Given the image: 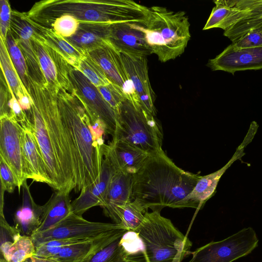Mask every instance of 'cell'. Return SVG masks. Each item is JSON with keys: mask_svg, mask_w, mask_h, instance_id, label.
I'll list each match as a JSON object with an SVG mask.
<instances>
[{"mask_svg": "<svg viewBox=\"0 0 262 262\" xmlns=\"http://www.w3.org/2000/svg\"><path fill=\"white\" fill-rule=\"evenodd\" d=\"M149 12V7L131 0H46L35 3L26 13L37 24L50 27L56 18L66 14L80 23L143 25Z\"/></svg>", "mask_w": 262, "mask_h": 262, "instance_id": "obj_3", "label": "cell"}, {"mask_svg": "<svg viewBox=\"0 0 262 262\" xmlns=\"http://www.w3.org/2000/svg\"><path fill=\"white\" fill-rule=\"evenodd\" d=\"M110 25L80 23L75 34L67 40L76 47L89 52L109 41Z\"/></svg>", "mask_w": 262, "mask_h": 262, "instance_id": "obj_26", "label": "cell"}, {"mask_svg": "<svg viewBox=\"0 0 262 262\" xmlns=\"http://www.w3.org/2000/svg\"><path fill=\"white\" fill-rule=\"evenodd\" d=\"M80 22L72 15L66 14L56 18L49 28L57 34L68 38L74 35L77 31Z\"/></svg>", "mask_w": 262, "mask_h": 262, "instance_id": "obj_36", "label": "cell"}, {"mask_svg": "<svg viewBox=\"0 0 262 262\" xmlns=\"http://www.w3.org/2000/svg\"><path fill=\"white\" fill-rule=\"evenodd\" d=\"M138 25L125 23L111 25L110 43L120 53L127 55L146 57L152 54L145 34L139 29Z\"/></svg>", "mask_w": 262, "mask_h": 262, "instance_id": "obj_18", "label": "cell"}, {"mask_svg": "<svg viewBox=\"0 0 262 262\" xmlns=\"http://www.w3.org/2000/svg\"><path fill=\"white\" fill-rule=\"evenodd\" d=\"M231 44L236 48H249L262 46V27L249 31Z\"/></svg>", "mask_w": 262, "mask_h": 262, "instance_id": "obj_39", "label": "cell"}, {"mask_svg": "<svg viewBox=\"0 0 262 262\" xmlns=\"http://www.w3.org/2000/svg\"><path fill=\"white\" fill-rule=\"evenodd\" d=\"M34 262H56V261L50 258H45L36 257L34 256Z\"/></svg>", "mask_w": 262, "mask_h": 262, "instance_id": "obj_42", "label": "cell"}, {"mask_svg": "<svg viewBox=\"0 0 262 262\" xmlns=\"http://www.w3.org/2000/svg\"><path fill=\"white\" fill-rule=\"evenodd\" d=\"M258 238L252 227L243 228L219 241L211 242L191 252L188 262H233L251 253Z\"/></svg>", "mask_w": 262, "mask_h": 262, "instance_id": "obj_8", "label": "cell"}, {"mask_svg": "<svg viewBox=\"0 0 262 262\" xmlns=\"http://www.w3.org/2000/svg\"><path fill=\"white\" fill-rule=\"evenodd\" d=\"M20 124L22 127L21 139L26 178L47 184L51 187V182L46 164L31 129L29 118Z\"/></svg>", "mask_w": 262, "mask_h": 262, "instance_id": "obj_21", "label": "cell"}, {"mask_svg": "<svg viewBox=\"0 0 262 262\" xmlns=\"http://www.w3.org/2000/svg\"><path fill=\"white\" fill-rule=\"evenodd\" d=\"M57 102L73 159L76 179L74 191L80 193L99 178L103 145L94 140L90 118L74 91L59 90Z\"/></svg>", "mask_w": 262, "mask_h": 262, "instance_id": "obj_4", "label": "cell"}, {"mask_svg": "<svg viewBox=\"0 0 262 262\" xmlns=\"http://www.w3.org/2000/svg\"><path fill=\"white\" fill-rule=\"evenodd\" d=\"M0 62L2 72L8 85L15 95L18 101L25 96L30 97L11 59L6 40L1 38L0 40Z\"/></svg>", "mask_w": 262, "mask_h": 262, "instance_id": "obj_29", "label": "cell"}, {"mask_svg": "<svg viewBox=\"0 0 262 262\" xmlns=\"http://www.w3.org/2000/svg\"><path fill=\"white\" fill-rule=\"evenodd\" d=\"M31 21L38 32L56 48L68 62L77 69L80 60L87 52L73 45L67 38L57 34L52 28L38 24L31 19Z\"/></svg>", "mask_w": 262, "mask_h": 262, "instance_id": "obj_28", "label": "cell"}, {"mask_svg": "<svg viewBox=\"0 0 262 262\" xmlns=\"http://www.w3.org/2000/svg\"><path fill=\"white\" fill-rule=\"evenodd\" d=\"M252 139L251 136L246 135L242 143L226 165L215 172L200 177L193 190L185 198L189 208L199 209L214 194L221 177L234 161L245 155L244 148Z\"/></svg>", "mask_w": 262, "mask_h": 262, "instance_id": "obj_22", "label": "cell"}, {"mask_svg": "<svg viewBox=\"0 0 262 262\" xmlns=\"http://www.w3.org/2000/svg\"><path fill=\"white\" fill-rule=\"evenodd\" d=\"M32 100L28 115L32 133L43 156L51 187L71 192L76 179L69 142L59 112V90L31 78L28 89Z\"/></svg>", "mask_w": 262, "mask_h": 262, "instance_id": "obj_1", "label": "cell"}, {"mask_svg": "<svg viewBox=\"0 0 262 262\" xmlns=\"http://www.w3.org/2000/svg\"><path fill=\"white\" fill-rule=\"evenodd\" d=\"M70 193L65 190H56L42 205L41 223L35 233L52 227L72 212Z\"/></svg>", "mask_w": 262, "mask_h": 262, "instance_id": "obj_27", "label": "cell"}, {"mask_svg": "<svg viewBox=\"0 0 262 262\" xmlns=\"http://www.w3.org/2000/svg\"><path fill=\"white\" fill-rule=\"evenodd\" d=\"M0 178L1 190L9 193H12L17 182L16 177L8 164L0 157Z\"/></svg>", "mask_w": 262, "mask_h": 262, "instance_id": "obj_38", "label": "cell"}, {"mask_svg": "<svg viewBox=\"0 0 262 262\" xmlns=\"http://www.w3.org/2000/svg\"><path fill=\"white\" fill-rule=\"evenodd\" d=\"M10 31L25 57L30 77L39 84H47L33 44L37 30L26 12L12 10Z\"/></svg>", "mask_w": 262, "mask_h": 262, "instance_id": "obj_13", "label": "cell"}, {"mask_svg": "<svg viewBox=\"0 0 262 262\" xmlns=\"http://www.w3.org/2000/svg\"><path fill=\"white\" fill-rule=\"evenodd\" d=\"M116 114L117 126L113 139L126 142L148 155L163 150L161 125L138 102L126 98Z\"/></svg>", "mask_w": 262, "mask_h": 262, "instance_id": "obj_7", "label": "cell"}, {"mask_svg": "<svg viewBox=\"0 0 262 262\" xmlns=\"http://www.w3.org/2000/svg\"><path fill=\"white\" fill-rule=\"evenodd\" d=\"M127 234L95 251L81 262H147L143 249L137 242L140 240L137 235L135 238H129Z\"/></svg>", "mask_w": 262, "mask_h": 262, "instance_id": "obj_19", "label": "cell"}, {"mask_svg": "<svg viewBox=\"0 0 262 262\" xmlns=\"http://www.w3.org/2000/svg\"><path fill=\"white\" fill-rule=\"evenodd\" d=\"M102 151L116 171L132 175L139 171L149 155L126 142L115 139L108 145L104 144Z\"/></svg>", "mask_w": 262, "mask_h": 262, "instance_id": "obj_23", "label": "cell"}, {"mask_svg": "<svg viewBox=\"0 0 262 262\" xmlns=\"http://www.w3.org/2000/svg\"><path fill=\"white\" fill-rule=\"evenodd\" d=\"M123 228H125L120 224L90 222L72 212L52 227L35 233L31 237L36 247L42 243L53 239H96Z\"/></svg>", "mask_w": 262, "mask_h": 262, "instance_id": "obj_9", "label": "cell"}, {"mask_svg": "<svg viewBox=\"0 0 262 262\" xmlns=\"http://www.w3.org/2000/svg\"><path fill=\"white\" fill-rule=\"evenodd\" d=\"M0 83V117L10 116L9 102L11 98L10 89L2 72L1 74Z\"/></svg>", "mask_w": 262, "mask_h": 262, "instance_id": "obj_41", "label": "cell"}, {"mask_svg": "<svg viewBox=\"0 0 262 262\" xmlns=\"http://www.w3.org/2000/svg\"><path fill=\"white\" fill-rule=\"evenodd\" d=\"M207 66L212 71L232 74L237 71L262 69V46L236 48L230 44L215 57L209 59Z\"/></svg>", "mask_w": 262, "mask_h": 262, "instance_id": "obj_14", "label": "cell"}, {"mask_svg": "<svg viewBox=\"0 0 262 262\" xmlns=\"http://www.w3.org/2000/svg\"><path fill=\"white\" fill-rule=\"evenodd\" d=\"M134 232L142 244L147 262H182L191 254V242L160 211L146 212Z\"/></svg>", "mask_w": 262, "mask_h": 262, "instance_id": "obj_6", "label": "cell"}, {"mask_svg": "<svg viewBox=\"0 0 262 262\" xmlns=\"http://www.w3.org/2000/svg\"><path fill=\"white\" fill-rule=\"evenodd\" d=\"M32 40L47 84L58 90L74 93V90L70 78V73L73 67L68 62L56 48L37 30Z\"/></svg>", "mask_w": 262, "mask_h": 262, "instance_id": "obj_11", "label": "cell"}, {"mask_svg": "<svg viewBox=\"0 0 262 262\" xmlns=\"http://www.w3.org/2000/svg\"><path fill=\"white\" fill-rule=\"evenodd\" d=\"M0 33L1 38L6 40L8 32L10 29L11 13L9 3L7 0H1Z\"/></svg>", "mask_w": 262, "mask_h": 262, "instance_id": "obj_40", "label": "cell"}, {"mask_svg": "<svg viewBox=\"0 0 262 262\" xmlns=\"http://www.w3.org/2000/svg\"><path fill=\"white\" fill-rule=\"evenodd\" d=\"M261 27H262V0L246 17L225 30L224 35L233 42L249 31Z\"/></svg>", "mask_w": 262, "mask_h": 262, "instance_id": "obj_30", "label": "cell"}, {"mask_svg": "<svg viewBox=\"0 0 262 262\" xmlns=\"http://www.w3.org/2000/svg\"><path fill=\"white\" fill-rule=\"evenodd\" d=\"M6 43L11 59L25 86L28 90L30 77L26 59L10 30L6 36Z\"/></svg>", "mask_w": 262, "mask_h": 262, "instance_id": "obj_33", "label": "cell"}, {"mask_svg": "<svg viewBox=\"0 0 262 262\" xmlns=\"http://www.w3.org/2000/svg\"><path fill=\"white\" fill-rule=\"evenodd\" d=\"M36 247L31 236L21 235L12 245L0 262H23L35 256Z\"/></svg>", "mask_w": 262, "mask_h": 262, "instance_id": "obj_32", "label": "cell"}, {"mask_svg": "<svg viewBox=\"0 0 262 262\" xmlns=\"http://www.w3.org/2000/svg\"><path fill=\"white\" fill-rule=\"evenodd\" d=\"M21 187L23 203L14 213V226L22 235L31 236L41 224L43 206L34 202L27 181Z\"/></svg>", "mask_w": 262, "mask_h": 262, "instance_id": "obj_25", "label": "cell"}, {"mask_svg": "<svg viewBox=\"0 0 262 262\" xmlns=\"http://www.w3.org/2000/svg\"><path fill=\"white\" fill-rule=\"evenodd\" d=\"M116 170L108 158L103 154L101 173L98 179L81 191L72 202V211L81 215L89 209L104 205L108 186Z\"/></svg>", "mask_w": 262, "mask_h": 262, "instance_id": "obj_20", "label": "cell"}, {"mask_svg": "<svg viewBox=\"0 0 262 262\" xmlns=\"http://www.w3.org/2000/svg\"><path fill=\"white\" fill-rule=\"evenodd\" d=\"M104 100L117 112L121 103L127 98L123 90L113 83L97 88Z\"/></svg>", "mask_w": 262, "mask_h": 262, "instance_id": "obj_37", "label": "cell"}, {"mask_svg": "<svg viewBox=\"0 0 262 262\" xmlns=\"http://www.w3.org/2000/svg\"><path fill=\"white\" fill-rule=\"evenodd\" d=\"M91 239H93L72 238L47 241L36 246L35 256L38 257L50 258L57 254L62 249L66 246L83 243Z\"/></svg>", "mask_w": 262, "mask_h": 262, "instance_id": "obj_35", "label": "cell"}, {"mask_svg": "<svg viewBox=\"0 0 262 262\" xmlns=\"http://www.w3.org/2000/svg\"><path fill=\"white\" fill-rule=\"evenodd\" d=\"M0 157L10 166L20 188L27 180L21 139L22 127L10 116L0 117Z\"/></svg>", "mask_w": 262, "mask_h": 262, "instance_id": "obj_12", "label": "cell"}, {"mask_svg": "<svg viewBox=\"0 0 262 262\" xmlns=\"http://www.w3.org/2000/svg\"><path fill=\"white\" fill-rule=\"evenodd\" d=\"M133 198L147 210L189 207L185 201L201 176L177 166L162 150L149 155L133 175Z\"/></svg>", "mask_w": 262, "mask_h": 262, "instance_id": "obj_2", "label": "cell"}, {"mask_svg": "<svg viewBox=\"0 0 262 262\" xmlns=\"http://www.w3.org/2000/svg\"><path fill=\"white\" fill-rule=\"evenodd\" d=\"M146 212L138 200H133L118 209L119 224L128 231L134 232L143 222Z\"/></svg>", "mask_w": 262, "mask_h": 262, "instance_id": "obj_31", "label": "cell"}, {"mask_svg": "<svg viewBox=\"0 0 262 262\" xmlns=\"http://www.w3.org/2000/svg\"><path fill=\"white\" fill-rule=\"evenodd\" d=\"M126 74L132 82L139 103L155 116L156 95L149 81L146 57L135 56L120 53Z\"/></svg>", "mask_w": 262, "mask_h": 262, "instance_id": "obj_15", "label": "cell"}, {"mask_svg": "<svg viewBox=\"0 0 262 262\" xmlns=\"http://www.w3.org/2000/svg\"><path fill=\"white\" fill-rule=\"evenodd\" d=\"M23 262H34V256L26 259Z\"/></svg>", "mask_w": 262, "mask_h": 262, "instance_id": "obj_43", "label": "cell"}, {"mask_svg": "<svg viewBox=\"0 0 262 262\" xmlns=\"http://www.w3.org/2000/svg\"><path fill=\"white\" fill-rule=\"evenodd\" d=\"M203 30L221 28L224 31L244 18L260 0H216Z\"/></svg>", "mask_w": 262, "mask_h": 262, "instance_id": "obj_17", "label": "cell"}, {"mask_svg": "<svg viewBox=\"0 0 262 262\" xmlns=\"http://www.w3.org/2000/svg\"><path fill=\"white\" fill-rule=\"evenodd\" d=\"M190 26L184 11L155 6L149 7L147 20L138 28L144 33L152 53L166 62L184 52L191 38Z\"/></svg>", "mask_w": 262, "mask_h": 262, "instance_id": "obj_5", "label": "cell"}, {"mask_svg": "<svg viewBox=\"0 0 262 262\" xmlns=\"http://www.w3.org/2000/svg\"><path fill=\"white\" fill-rule=\"evenodd\" d=\"M97 88L112 83L100 67L87 54L77 68Z\"/></svg>", "mask_w": 262, "mask_h": 262, "instance_id": "obj_34", "label": "cell"}, {"mask_svg": "<svg viewBox=\"0 0 262 262\" xmlns=\"http://www.w3.org/2000/svg\"><path fill=\"white\" fill-rule=\"evenodd\" d=\"M133 184L132 174L116 170L112 176L102 208L105 215L115 223L119 224V208L133 200Z\"/></svg>", "mask_w": 262, "mask_h": 262, "instance_id": "obj_24", "label": "cell"}, {"mask_svg": "<svg viewBox=\"0 0 262 262\" xmlns=\"http://www.w3.org/2000/svg\"><path fill=\"white\" fill-rule=\"evenodd\" d=\"M87 53L110 81L123 90L128 99L138 102L133 84L126 74L120 53L110 42Z\"/></svg>", "mask_w": 262, "mask_h": 262, "instance_id": "obj_16", "label": "cell"}, {"mask_svg": "<svg viewBox=\"0 0 262 262\" xmlns=\"http://www.w3.org/2000/svg\"><path fill=\"white\" fill-rule=\"evenodd\" d=\"M70 78L74 92L84 106L90 121L100 120L106 134L113 137L117 126V114L104 100L97 88L78 70L72 67Z\"/></svg>", "mask_w": 262, "mask_h": 262, "instance_id": "obj_10", "label": "cell"}]
</instances>
